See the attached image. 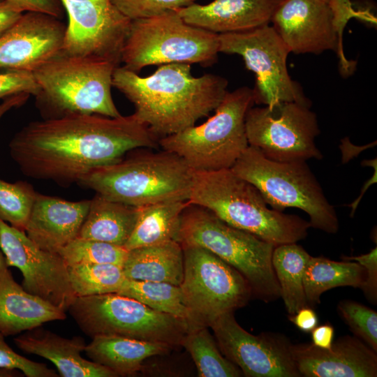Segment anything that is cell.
<instances>
[{"instance_id": "obj_9", "label": "cell", "mask_w": 377, "mask_h": 377, "mask_svg": "<svg viewBox=\"0 0 377 377\" xmlns=\"http://www.w3.org/2000/svg\"><path fill=\"white\" fill-rule=\"evenodd\" d=\"M219 34L186 23L177 10L131 20L121 57L124 67L138 73L147 66L170 63L214 64Z\"/></svg>"}, {"instance_id": "obj_34", "label": "cell", "mask_w": 377, "mask_h": 377, "mask_svg": "<svg viewBox=\"0 0 377 377\" xmlns=\"http://www.w3.org/2000/svg\"><path fill=\"white\" fill-rule=\"evenodd\" d=\"M37 194L27 182L0 179V219L24 232Z\"/></svg>"}, {"instance_id": "obj_40", "label": "cell", "mask_w": 377, "mask_h": 377, "mask_svg": "<svg viewBox=\"0 0 377 377\" xmlns=\"http://www.w3.org/2000/svg\"><path fill=\"white\" fill-rule=\"evenodd\" d=\"M328 4L333 13L334 27L343 50V32L348 22L353 17L368 20V14L355 10L350 0H330Z\"/></svg>"}, {"instance_id": "obj_30", "label": "cell", "mask_w": 377, "mask_h": 377, "mask_svg": "<svg viewBox=\"0 0 377 377\" xmlns=\"http://www.w3.org/2000/svg\"><path fill=\"white\" fill-rule=\"evenodd\" d=\"M117 293L133 298L156 311L185 320L192 326L191 315L179 286L126 279Z\"/></svg>"}, {"instance_id": "obj_16", "label": "cell", "mask_w": 377, "mask_h": 377, "mask_svg": "<svg viewBox=\"0 0 377 377\" xmlns=\"http://www.w3.org/2000/svg\"><path fill=\"white\" fill-rule=\"evenodd\" d=\"M216 344L228 360L247 377H299L290 341L272 332L253 335L237 322L234 312L224 313L209 326Z\"/></svg>"}, {"instance_id": "obj_15", "label": "cell", "mask_w": 377, "mask_h": 377, "mask_svg": "<svg viewBox=\"0 0 377 377\" xmlns=\"http://www.w3.org/2000/svg\"><path fill=\"white\" fill-rule=\"evenodd\" d=\"M0 250L8 267L22 273V286L31 295L66 312L76 295L68 265L57 252L40 249L25 232L0 219Z\"/></svg>"}, {"instance_id": "obj_29", "label": "cell", "mask_w": 377, "mask_h": 377, "mask_svg": "<svg viewBox=\"0 0 377 377\" xmlns=\"http://www.w3.org/2000/svg\"><path fill=\"white\" fill-rule=\"evenodd\" d=\"M311 256L297 242L275 246L272 264L281 297L289 315L309 306L303 286V276Z\"/></svg>"}, {"instance_id": "obj_37", "label": "cell", "mask_w": 377, "mask_h": 377, "mask_svg": "<svg viewBox=\"0 0 377 377\" xmlns=\"http://www.w3.org/2000/svg\"><path fill=\"white\" fill-rule=\"evenodd\" d=\"M39 85L34 72L0 67V98L20 94L36 96Z\"/></svg>"}, {"instance_id": "obj_36", "label": "cell", "mask_w": 377, "mask_h": 377, "mask_svg": "<svg viewBox=\"0 0 377 377\" xmlns=\"http://www.w3.org/2000/svg\"><path fill=\"white\" fill-rule=\"evenodd\" d=\"M196 0H111L131 20L148 18L188 6Z\"/></svg>"}, {"instance_id": "obj_20", "label": "cell", "mask_w": 377, "mask_h": 377, "mask_svg": "<svg viewBox=\"0 0 377 377\" xmlns=\"http://www.w3.org/2000/svg\"><path fill=\"white\" fill-rule=\"evenodd\" d=\"M90 200L73 202L37 194L25 233L40 249L58 252L78 236Z\"/></svg>"}, {"instance_id": "obj_22", "label": "cell", "mask_w": 377, "mask_h": 377, "mask_svg": "<svg viewBox=\"0 0 377 377\" xmlns=\"http://www.w3.org/2000/svg\"><path fill=\"white\" fill-rule=\"evenodd\" d=\"M16 346L28 354L50 361L61 377H117L108 368L81 355L87 346L84 339L62 337L42 325L22 332L13 339Z\"/></svg>"}, {"instance_id": "obj_5", "label": "cell", "mask_w": 377, "mask_h": 377, "mask_svg": "<svg viewBox=\"0 0 377 377\" xmlns=\"http://www.w3.org/2000/svg\"><path fill=\"white\" fill-rule=\"evenodd\" d=\"M119 66L61 52L34 71L39 85L36 105L43 119L72 114H121L112 100V75Z\"/></svg>"}, {"instance_id": "obj_47", "label": "cell", "mask_w": 377, "mask_h": 377, "mask_svg": "<svg viewBox=\"0 0 377 377\" xmlns=\"http://www.w3.org/2000/svg\"><path fill=\"white\" fill-rule=\"evenodd\" d=\"M24 374L17 369L0 367V377H22Z\"/></svg>"}, {"instance_id": "obj_33", "label": "cell", "mask_w": 377, "mask_h": 377, "mask_svg": "<svg viewBox=\"0 0 377 377\" xmlns=\"http://www.w3.org/2000/svg\"><path fill=\"white\" fill-rule=\"evenodd\" d=\"M128 251L124 246L77 237L57 253L68 267L77 264H112L123 267Z\"/></svg>"}, {"instance_id": "obj_35", "label": "cell", "mask_w": 377, "mask_h": 377, "mask_svg": "<svg viewBox=\"0 0 377 377\" xmlns=\"http://www.w3.org/2000/svg\"><path fill=\"white\" fill-rule=\"evenodd\" d=\"M337 311L354 336L377 352V312L349 300L340 301Z\"/></svg>"}, {"instance_id": "obj_4", "label": "cell", "mask_w": 377, "mask_h": 377, "mask_svg": "<svg viewBox=\"0 0 377 377\" xmlns=\"http://www.w3.org/2000/svg\"><path fill=\"white\" fill-rule=\"evenodd\" d=\"M193 170L178 155L163 149L123 156L93 168L80 178V186L113 201L140 207L188 200Z\"/></svg>"}, {"instance_id": "obj_27", "label": "cell", "mask_w": 377, "mask_h": 377, "mask_svg": "<svg viewBox=\"0 0 377 377\" xmlns=\"http://www.w3.org/2000/svg\"><path fill=\"white\" fill-rule=\"evenodd\" d=\"M188 200H173L139 207L134 229L124 245L127 250L176 240L181 215Z\"/></svg>"}, {"instance_id": "obj_6", "label": "cell", "mask_w": 377, "mask_h": 377, "mask_svg": "<svg viewBox=\"0 0 377 377\" xmlns=\"http://www.w3.org/2000/svg\"><path fill=\"white\" fill-rule=\"evenodd\" d=\"M177 240L182 246L204 248L230 265L248 281L253 296L265 302L281 297L272 264L273 244L232 227L209 210L191 203L181 215Z\"/></svg>"}, {"instance_id": "obj_48", "label": "cell", "mask_w": 377, "mask_h": 377, "mask_svg": "<svg viewBox=\"0 0 377 377\" xmlns=\"http://www.w3.org/2000/svg\"><path fill=\"white\" fill-rule=\"evenodd\" d=\"M320 1H324V2L328 3L330 0H320Z\"/></svg>"}, {"instance_id": "obj_13", "label": "cell", "mask_w": 377, "mask_h": 377, "mask_svg": "<svg viewBox=\"0 0 377 377\" xmlns=\"http://www.w3.org/2000/svg\"><path fill=\"white\" fill-rule=\"evenodd\" d=\"M219 39V52L240 55L246 68L254 73L255 103L272 105L286 101L311 106L300 85L288 73L290 51L272 26L221 34Z\"/></svg>"}, {"instance_id": "obj_45", "label": "cell", "mask_w": 377, "mask_h": 377, "mask_svg": "<svg viewBox=\"0 0 377 377\" xmlns=\"http://www.w3.org/2000/svg\"><path fill=\"white\" fill-rule=\"evenodd\" d=\"M29 94H20L3 99L0 103V119L9 110L23 105L28 100Z\"/></svg>"}, {"instance_id": "obj_26", "label": "cell", "mask_w": 377, "mask_h": 377, "mask_svg": "<svg viewBox=\"0 0 377 377\" xmlns=\"http://www.w3.org/2000/svg\"><path fill=\"white\" fill-rule=\"evenodd\" d=\"M139 207L96 193L79 232L80 237L124 246L136 223Z\"/></svg>"}, {"instance_id": "obj_11", "label": "cell", "mask_w": 377, "mask_h": 377, "mask_svg": "<svg viewBox=\"0 0 377 377\" xmlns=\"http://www.w3.org/2000/svg\"><path fill=\"white\" fill-rule=\"evenodd\" d=\"M182 246L184 276L179 286L191 315V327H208L221 315L246 305L252 291L236 269L204 248Z\"/></svg>"}, {"instance_id": "obj_17", "label": "cell", "mask_w": 377, "mask_h": 377, "mask_svg": "<svg viewBox=\"0 0 377 377\" xmlns=\"http://www.w3.org/2000/svg\"><path fill=\"white\" fill-rule=\"evenodd\" d=\"M272 27L290 52L320 54L335 51L343 75H351L355 61L341 50L334 17L328 3L320 0H283L274 13Z\"/></svg>"}, {"instance_id": "obj_1", "label": "cell", "mask_w": 377, "mask_h": 377, "mask_svg": "<svg viewBox=\"0 0 377 377\" xmlns=\"http://www.w3.org/2000/svg\"><path fill=\"white\" fill-rule=\"evenodd\" d=\"M158 141L134 114H72L30 122L14 135L9 149L24 175L68 186L131 150L157 147Z\"/></svg>"}, {"instance_id": "obj_28", "label": "cell", "mask_w": 377, "mask_h": 377, "mask_svg": "<svg viewBox=\"0 0 377 377\" xmlns=\"http://www.w3.org/2000/svg\"><path fill=\"white\" fill-rule=\"evenodd\" d=\"M366 277L365 269L356 261H334L311 256L304 269L303 286L308 305L320 302L321 295L333 288H360Z\"/></svg>"}, {"instance_id": "obj_2", "label": "cell", "mask_w": 377, "mask_h": 377, "mask_svg": "<svg viewBox=\"0 0 377 377\" xmlns=\"http://www.w3.org/2000/svg\"><path fill=\"white\" fill-rule=\"evenodd\" d=\"M228 84L214 74L193 77L191 64L185 63L159 65L144 77L119 66L112 75V87L134 105L133 114L158 139L208 116L223 100Z\"/></svg>"}, {"instance_id": "obj_46", "label": "cell", "mask_w": 377, "mask_h": 377, "mask_svg": "<svg viewBox=\"0 0 377 377\" xmlns=\"http://www.w3.org/2000/svg\"><path fill=\"white\" fill-rule=\"evenodd\" d=\"M377 165H375L374 166V172L372 175V177L369 179L363 185V187H362V189L361 191V193H360V195H359V197L353 202L351 203L350 205H348V207H350L351 208V212H350V216L352 217L354 214V213L355 212V210L358 206V204L360 202V201L361 200V198H362L364 193H365V191L367 190V188L373 184L376 183V172H377Z\"/></svg>"}, {"instance_id": "obj_18", "label": "cell", "mask_w": 377, "mask_h": 377, "mask_svg": "<svg viewBox=\"0 0 377 377\" xmlns=\"http://www.w3.org/2000/svg\"><path fill=\"white\" fill-rule=\"evenodd\" d=\"M66 29L59 17L24 12L0 36V67L34 72L61 52Z\"/></svg>"}, {"instance_id": "obj_25", "label": "cell", "mask_w": 377, "mask_h": 377, "mask_svg": "<svg viewBox=\"0 0 377 377\" xmlns=\"http://www.w3.org/2000/svg\"><path fill=\"white\" fill-rule=\"evenodd\" d=\"M122 269L127 279L180 286L184 276L182 246L172 240L128 250Z\"/></svg>"}, {"instance_id": "obj_12", "label": "cell", "mask_w": 377, "mask_h": 377, "mask_svg": "<svg viewBox=\"0 0 377 377\" xmlns=\"http://www.w3.org/2000/svg\"><path fill=\"white\" fill-rule=\"evenodd\" d=\"M296 102L251 107L245 117L249 145L277 162L322 159L315 139L320 133L316 114Z\"/></svg>"}, {"instance_id": "obj_32", "label": "cell", "mask_w": 377, "mask_h": 377, "mask_svg": "<svg viewBox=\"0 0 377 377\" xmlns=\"http://www.w3.org/2000/svg\"><path fill=\"white\" fill-rule=\"evenodd\" d=\"M68 269L76 297L117 293L126 280L122 267L112 264H77Z\"/></svg>"}, {"instance_id": "obj_31", "label": "cell", "mask_w": 377, "mask_h": 377, "mask_svg": "<svg viewBox=\"0 0 377 377\" xmlns=\"http://www.w3.org/2000/svg\"><path fill=\"white\" fill-rule=\"evenodd\" d=\"M181 346L190 353L200 377L242 376L238 367L222 355L207 327H189Z\"/></svg>"}, {"instance_id": "obj_24", "label": "cell", "mask_w": 377, "mask_h": 377, "mask_svg": "<svg viewBox=\"0 0 377 377\" xmlns=\"http://www.w3.org/2000/svg\"><path fill=\"white\" fill-rule=\"evenodd\" d=\"M171 348L163 343L102 335L91 338L84 352L90 360L125 376L139 371L147 358L166 353Z\"/></svg>"}, {"instance_id": "obj_21", "label": "cell", "mask_w": 377, "mask_h": 377, "mask_svg": "<svg viewBox=\"0 0 377 377\" xmlns=\"http://www.w3.org/2000/svg\"><path fill=\"white\" fill-rule=\"evenodd\" d=\"M283 0H214L177 10L188 24L221 34L242 32L269 24Z\"/></svg>"}, {"instance_id": "obj_38", "label": "cell", "mask_w": 377, "mask_h": 377, "mask_svg": "<svg viewBox=\"0 0 377 377\" xmlns=\"http://www.w3.org/2000/svg\"><path fill=\"white\" fill-rule=\"evenodd\" d=\"M0 367L17 369L27 377H58L59 375L43 363L36 362L17 353L6 342L0 332Z\"/></svg>"}, {"instance_id": "obj_10", "label": "cell", "mask_w": 377, "mask_h": 377, "mask_svg": "<svg viewBox=\"0 0 377 377\" xmlns=\"http://www.w3.org/2000/svg\"><path fill=\"white\" fill-rule=\"evenodd\" d=\"M68 311L87 336H118L181 346L188 323L117 293L76 297Z\"/></svg>"}, {"instance_id": "obj_43", "label": "cell", "mask_w": 377, "mask_h": 377, "mask_svg": "<svg viewBox=\"0 0 377 377\" xmlns=\"http://www.w3.org/2000/svg\"><path fill=\"white\" fill-rule=\"evenodd\" d=\"M312 344L320 348L331 347L334 337V328L327 323L316 326L311 332Z\"/></svg>"}, {"instance_id": "obj_41", "label": "cell", "mask_w": 377, "mask_h": 377, "mask_svg": "<svg viewBox=\"0 0 377 377\" xmlns=\"http://www.w3.org/2000/svg\"><path fill=\"white\" fill-rule=\"evenodd\" d=\"M14 9L24 13L26 11L43 12L57 17L63 14V6L59 0H5Z\"/></svg>"}, {"instance_id": "obj_3", "label": "cell", "mask_w": 377, "mask_h": 377, "mask_svg": "<svg viewBox=\"0 0 377 377\" xmlns=\"http://www.w3.org/2000/svg\"><path fill=\"white\" fill-rule=\"evenodd\" d=\"M188 201L275 246L305 239L311 228L297 215L269 209L259 191L230 169L193 171Z\"/></svg>"}, {"instance_id": "obj_19", "label": "cell", "mask_w": 377, "mask_h": 377, "mask_svg": "<svg viewBox=\"0 0 377 377\" xmlns=\"http://www.w3.org/2000/svg\"><path fill=\"white\" fill-rule=\"evenodd\" d=\"M290 351L301 376H377V352L355 336L340 337L329 348L312 343H292Z\"/></svg>"}, {"instance_id": "obj_44", "label": "cell", "mask_w": 377, "mask_h": 377, "mask_svg": "<svg viewBox=\"0 0 377 377\" xmlns=\"http://www.w3.org/2000/svg\"><path fill=\"white\" fill-rule=\"evenodd\" d=\"M23 13L14 9L5 0L0 3V36L10 29Z\"/></svg>"}, {"instance_id": "obj_49", "label": "cell", "mask_w": 377, "mask_h": 377, "mask_svg": "<svg viewBox=\"0 0 377 377\" xmlns=\"http://www.w3.org/2000/svg\"><path fill=\"white\" fill-rule=\"evenodd\" d=\"M3 1H4V0H0V3H1Z\"/></svg>"}, {"instance_id": "obj_14", "label": "cell", "mask_w": 377, "mask_h": 377, "mask_svg": "<svg viewBox=\"0 0 377 377\" xmlns=\"http://www.w3.org/2000/svg\"><path fill=\"white\" fill-rule=\"evenodd\" d=\"M66 11L61 52L121 64L131 20L111 0H59Z\"/></svg>"}, {"instance_id": "obj_39", "label": "cell", "mask_w": 377, "mask_h": 377, "mask_svg": "<svg viewBox=\"0 0 377 377\" xmlns=\"http://www.w3.org/2000/svg\"><path fill=\"white\" fill-rule=\"evenodd\" d=\"M342 260L357 262L365 269L366 277L360 288L366 298L373 304L377 302V248L356 256H342Z\"/></svg>"}, {"instance_id": "obj_42", "label": "cell", "mask_w": 377, "mask_h": 377, "mask_svg": "<svg viewBox=\"0 0 377 377\" xmlns=\"http://www.w3.org/2000/svg\"><path fill=\"white\" fill-rule=\"evenodd\" d=\"M288 319L297 329L308 333L318 325V318L315 311L306 306L299 309L295 314L288 316Z\"/></svg>"}, {"instance_id": "obj_7", "label": "cell", "mask_w": 377, "mask_h": 377, "mask_svg": "<svg viewBox=\"0 0 377 377\" xmlns=\"http://www.w3.org/2000/svg\"><path fill=\"white\" fill-rule=\"evenodd\" d=\"M254 103L251 88L227 91L205 122L161 138L158 145L181 157L193 171L230 169L249 147L245 117Z\"/></svg>"}, {"instance_id": "obj_23", "label": "cell", "mask_w": 377, "mask_h": 377, "mask_svg": "<svg viewBox=\"0 0 377 377\" xmlns=\"http://www.w3.org/2000/svg\"><path fill=\"white\" fill-rule=\"evenodd\" d=\"M66 312L26 291L16 282L0 250V332L6 337L54 320Z\"/></svg>"}, {"instance_id": "obj_8", "label": "cell", "mask_w": 377, "mask_h": 377, "mask_svg": "<svg viewBox=\"0 0 377 377\" xmlns=\"http://www.w3.org/2000/svg\"><path fill=\"white\" fill-rule=\"evenodd\" d=\"M230 170L253 184L272 209H300L309 215L311 227L337 232L336 210L306 161H274L249 145Z\"/></svg>"}]
</instances>
